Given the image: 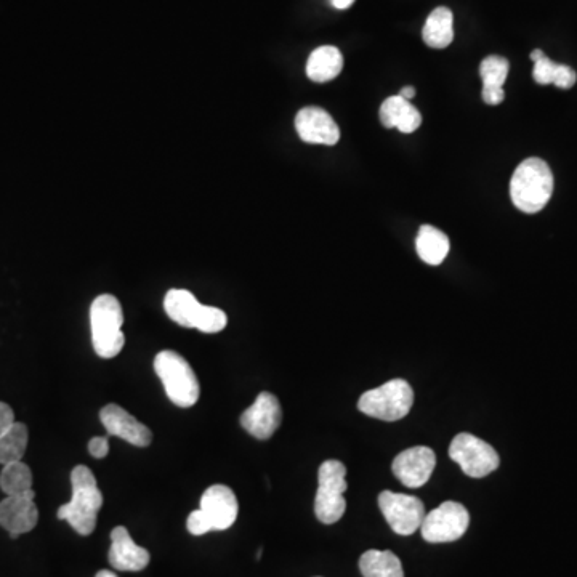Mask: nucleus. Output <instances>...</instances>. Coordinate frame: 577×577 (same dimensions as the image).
Returning <instances> with one entry per match:
<instances>
[{
    "label": "nucleus",
    "mask_w": 577,
    "mask_h": 577,
    "mask_svg": "<svg viewBox=\"0 0 577 577\" xmlns=\"http://www.w3.org/2000/svg\"><path fill=\"white\" fill-rule=\"evenodd\" d=\"M73 497L58 509V518L68 521L71 528L81 536H90L97 526L98 512L103 507V494L97 478L85 465H77L71 472Z\"/></svg>",
    "instance_id": "f257e3e1"
},
{
    "label": "nucleus",
    "mask_w": 577,
    "mask_h": 577,
    "mask_svg": "<svg viewBox=\"0 0 577 577\" xmlns=\"http://www.w3.org/2000/svg\"><path fill=\"white\" fill-rule=\"evenodd\" d=\"M553 175L547 162L529 158L521 162L510 180V198L525 214L541 212L552 198Z\"/></svg>",
    "instance_id": "f03ea898"
},
{
    "label": "nucleus",
    "mask_w": 577,
    "mask_h": 577,
    "mask_svg": "<svg viewBox=\"0 0 577 577\" xmlns=\"http://www.w3.org/2000/svg\"><path fill=\"white\" fill-rule=\"evenodd\" d=\"M124 313L121 302L114 295H98L90 307L93 350L100 358L111 360L124 348L126 337L122 332Z\"/></svg>",
    "instance_id": "7ed1b4c3"
},
{
    "label": "nucleus",
    "mask_w": 577,
    "mask_h": 577,
    "mask_svg": "<svg viewBox=\"0 0 577 577\" xmlns=\"http://www.w3.org/2000/svg\"><path fill=\"white\" fill-rule=\"evenodd\" d=\"M154 371L162 380L169 400L178 408H191L198 403L201 393L198 377L182 355L172 350L158 353L154 358Z\"/></svg>",
    "instance_id": "20e7f679"
},
{
    "label": "nucleus",
    "mask_w": 577,
    "mask_h": 577,
    "mask_svg": "<svg viewBox=\"0 0 577 577\" xmlns=\"http://www.w3.org/2000/svg\"><path fill=\"white\" fill-rule=\"evenodd\" d=\"M347 469L340 460H326L318 470V491H316L315 513L324 525H334L347 510L345 491L348 483Z\"/></svg>",
    "instance_id": "39448f33"
},
{
    "label": "nucleus",
    "mask_w": 577,
    "mask_h": 577,
    "mask_svg": "<svg viewBox=\"0 0 577 577\" xmlns=\"http://www.w3.org/2000/svg\"><path fill=\"white\" fill-rule=\"evenodd\" d=\"M414 404L411 385L403 379L390 380L361 396L358 408L366 416L385 422H396L408 416Z\"/></svg>",
    "instance_id": "423d86ee"
},
{
    "label": "nucleus",
    "mask_w": 577,
    "mask_h": 577,
    "mask_svg": "<svg viewBox=\"0 0 577 577\" xmlns=\"http://www.w3.org/2000/svg\"><path fill=\"white\" fill-rule=\"evenodd\" d=\"M451 457L470 478H483L497 470L501 459L496 449L478 436L459 433L449 446Z\"/></svg>",
    "instance_id": "0eeeda50"
},
{
    "label": "nucleus",
    "mask_w": 577,
    "mask_h": 577,
    "mask_svg": "<svg viewBox=\"0 0 577 577\" xmlns=\"http://www.w3.org/2000/svg\"><path fill=\"white\" fill-rule=\"evenodd\" d=\"M469 525V510L459 502L448 501L425 515L420 533L430 544H443L460 539Z\"/></svg>",
    "instance_id": "6e6552de"
},
{
    "label": "nucleus",
    "mask_w": 577,
    "mask_h": 577,
    "mask_svg": "<svg viewBox=\"0 0 577 577\" xmlns=\"http://www.w3.org/2000/svg\"><path fill=\"white\" fill-rule=\"evenodd\" d=\"M379 507L388 525L392 526L393 531L400 536H411L416 533L427 515L419 497L392 493V491L380 493Z\"/></svg>",
    "instance_id": "1a4fd4ad"
},
{
    "label": "nucleus",
    "mask_w": 577,
    "mask_h": 577,
    "mask_svg": "<svg viewBox=\"0 0 577 577\" xmlns=\"http://www.w3.org/2000/svg\"><path fill=\"white\" fill-rule=\"evenodd\" d=\"M283 420V409L273 393L263 392L255 398L251 408L241 416V425L257 440H268L275 435Z\"/></svg>",
    "instance_id": "9d476101"
},
{
    "label": "nucleus",
    "mask_w": 577,
    "mask_h": 577,
    "mask_svg": "<svg viewBox=\"0 0 577 577\" xmlns=\"http://www.w3.org/2000/svg\"><path fill=\"white\" fill-rule=\"evenodd\" d=\"M36 493L29 489L26 493L17 496H7L0 502V526L7 529L12 539H17L21 534L29 533L36 528L39 521L37 510Z\"/></svg>",
    "instance_id": "9b49d317"
},
{
    "label": "nucleus",
    "mask_w": 577,
    "mask_h": 577,
    "mask_svg": "<svg viewBox=\"0 0 577 577\" xmlns=\"http://www.w3.org/2000/svg\"><path fill=\"white\" fill-rule=\"evenodd\" d=\"M436 467V456L433 449L427 446H416L401 452L393 460L395 477L408 488L424 486Z\"/></svg>",
    "instance_id": "f8f14e48"
},
{
    "label": "nucleus",
    "mask_w": 577,
    "mask_h": 577,
    "mask_svg": "<svg viewBox=\"0 0 577 577\" xmlns=\"http://www.w3.org/2000/svg\"><path fill=\"white\" fill-rule=\"evenodd\" d=\"M295 129L302 142L311 145L332 146L340 140V129L331 114L318 106L300 109L295 118Z\"/></svg>",
    "instance_id": "ddd939ff"
},
{
    "label": "nucleus",
    "mask_w": 577,
    "mask_h": 577,
    "mask_svg": "<svg viewBox=\"0 0 577 577\" xmlns=\"http://www.w3.org/2000/svg\"><path fill=\"white\" fill-rule=\"evenodd\" d=\"M101 424L105 425L109 436H118L138 448H146L153 441L150 428L135 419L132 414L118 404H108L100 411Z\"/></svg>",
    "instance_id": "4468645a"
},
{
    "label": "nucleus",
    "mask_w": 577,
    "mask_h": 577,
    "mask_svg": "<svg viewBox=\"0 0 577 577\" xmlns=\"http://www.w3.org/2000/svg\"><path fill=\"white\" fill-rule=\"evenodd\" d=\"M109 565L118 571H143L150 565V552L135 544L129 531L118 526L111 531V547L108 553Z\"/></svg>",
    "instance_id": "2eb2a0df"
},
{
    "label": "nucleus",
    "mask_w": 577,
    "mask_h": 577,
    "mask_svg": "<svg viewBox=\"0 0 577 577\" xmlns=\"http://www.w3.org/2000/svg\"><path fill=\"white\" fill-rule=\"evenodd\" d=\"M201 510L206 513L214 531H225L235 525L238 518V499L228 486H210L206 493L202 494Z\"/></svg>",
    "instance_id": "dca6fc26"
},
{
    "label": "nucleus",
    "mask_w": 577,
    "mask_h": 577,
    "mask_svg": "<svg viewBox=\"0 0 577 577\" xmlns=\"http://www.w3.org/2000/svg\"><path fill=\"white\" fill-rule=\"evenodd\" d=\"M164 310L178 326L199 331L202 319L206 315L207 305H201L190 291L172 289L167 292L164 299Z\"/></svg>",
    "instance_id": "f3484780"
},
{
    "label": "nucleus",
    "mask_w": 577,
    "mask_h": 577,
    "mask_svg": "<svg viewBox=\"0 0 577 577\" xmlns=\"http://www.w3.org/2000/svg\"><path fill=\"white\" fill-rule=\"evenodd\" d=\"M380 122L387 129H398L401 134H412L422 124L419 109L400 95L387 98L380 106Z\"/></svg>",
    "instance_id": "a211bd4d"
},
{
    "label": "nucleus",
    "mask_w": 577,
    "mask_h": 577,
    "mask_svg": "<svg viewBox=\"0 0 577 577\" xmlns=\"http://www.w3.org/2000/svg\"><path fill=\"white\" fill-rule=\"evenodd\" d=\"M509 69V60L499 55H491L481 61L480 76L483 81L481 97L486 105L497 106L504 101L505 93L502 87L509 76Z\"/></svg>",
    "instance_id": "6ab92c4d"
},
{
    "label": "nucleus",
    "mask_w": 577,
    "mask_h": 577,
    "mask_svg": "<svg viewBox=\"0 0 577 577\" xmlns=\"http://www.w3.org/2000/svg\"><path fill=\"white\" fill-rule=\"evenodd\" d=\"M342 69V53L332 45H324L313 50L307 61V76L318 84L332 81L342 73Z\"/></svg>",
    "instance_id": "aec40b11"
},
{
    "label": "nucleus",
    "mask_w": 577,
    "mask_h": 577,
    "mask_svg": "<svg viewBox=\"0 0 577 577\" xmlns=\"http://www.w3.org/2000/svg\"><path fill=\"white\" fill-rule=\"evenodd\" d=\"M416 249L420 259L432 267H438L448 257L451 244L443 231L432 225H424L420 226Z\"/></svg>",
    "instance_id": "412c9836"
},
{
    "label": "nucleus",
    "mask_w": 577,
    "mask_h": 577,
    "mask_svg": "<svg viewBox=\"0 0 577 577\" xmlns=\"http://www.w3.org/2000/svg\"><path fill=\"white\" fill-rule=\"evenodd\" d=\"M452 12L446 7H438L428 15L422 29V39L430 49H446L454 41V29H452Z\"/></svg>",
    "instance_id": "4be33fe9"
},
{
    "label": "nucleus",
    "mask_w": 577,
    "mask_h": 577,
    "mask_svg": "<svg viewBox=\"0 0 577 577\" xmlns=\"http://www.w3.org/2000/svg\"><path fill=\"white\" fill-rule=\"evenodd\" d=\"M364 577H404L400 558L390 550H368L360 558Z\"/></svg>",
    "instance_id": "5701e85b"
},
{
    "label": "nucleus",
    "mask_w": 577,
    "mask_h": 577,
    "mask_svg": "<svg viewBox=\"0 0 577 577\" xmlns=\"http://www.w3.org/2000/svg\"><path fill=\"white\" fill-rule=\"evenodd\" d=\"M534 81L541 85H557L560 89H571L577 81V74L573 68L566 65H558L550 58L542 57L534 61Z\"/></svg>",
    "instance_id": "b1692460"
},
{
    "label": "nucleus",
    "mask_w": 577,
    "mask_h": 577,
    "mask_svg": "<svg viewBox=\"0 0 577 577\" xmlns=\"http://www.w3.org/2000/svg\"><path fill=\"white\" fill-rule=\"evenodd\" d=\"M28 436V427L21 422H15L9 432L0 436V464L20 462L28 448Z\"/></svg>",
    "instance_id": "393cba45"
},
{
    "label": "nucleus",
    "mask_w": 577,
    "mask_h": 577,
    "mask_svg": "<svg viewBox=\"0 0 577 577\" xmlns=\"http://www.w3.org/2000/svg\"><path fill=\"white\" fill-rule=\"evenodd\" d=\"M0 489L7 496H17L33 489V472L25 462L4 465L0 473Z\"/></svg>",
    "instance_id": "a878e982"
},
{
    "label": "nucleus",
    "mask_w": 577,
    "mask_h": 577,
    "mask_svg": "<svg viewBox=\"0 0 577 577\" xmlns=\"http://www.w3.org/2000/svg\"><path fill=\"white\" fill-rule=\"evenodd\" d=\"M186 528L193 536H204V534L214 531V526H212L206 513L202 512L201 509L190 513V517L186 520Z\"/></svg>",
    "instance_id": "bb28decb"
},
{
    "label": "nucleus",
    "mask_w": 577,
    "mask_h": 577,
    "mask_svg": "<svg viewBox=\"0 0 577 577\" xmlns=\"http://www.w3.org/2000/svg\"><path fill=\"white\" fill-rule=\"evenodd\" d=\"M89 452L95 459H105L109 452L108 436H95L89 443Z\"/></svg>",
    "instance_id": "cd10ccee"
},
{
    "label": "nucleus",
    "mask_w": 577,
    "mask_h": 577,
    "mask_svg": "<svg viewBox=\"0 0 577 577\" xmlns=\"http://www.w3.org/2000/svg\"><path fill=\"white\" fill-rule=\"evenodd\" d=\"M15 424V414L9 404L0 401V436L9 432L12 425Z\"/></svg>",
    "instance_id": "c85d7f7f"
},
{
    "label": "nucleus",
    "mask_w": 577,
    "mask_h": 577,
    "mask_svg": "<svg viewBox=\"0 0 577 577\" xmlns=\"http://www.w3.org/2000/svg\"><path fill=\"white\" fill-rule=\"evenodd\" d=\"M332 5H334L335 9L339 10H347L355 4V0H331Z\"/></svg>",
    "instance_id": "c756f323"
},
{
    "label": "nucleus",
    "mask_w": 577,
    "mask_h": 577,
    "mask_svg": "<svg viewBox=\"0 0 577 577\" xmlns=\"http://www.w3.org/2000/svg\"><path fill=\"white\" fill-rule=\"evenodd\" d=\"M400 97L411 101L412 98L416 97V89L414 87H404V89H401Z\"/></svg>",
    "instance_id": "7c9ffc66"
},
{
    "label": "nucleus",
    "mask_w": 577,
    "mask_h": 577,
    "mask_svg": "<svg viewBox=\"0 0 577 577\" xmlns=\"http://www.w3.org/2000/svg\"><path fill=\"white\" fill-rule=\"evenodd\" d=\"M542 57H545V53L542 50L536 49L531 52V60L533 61L541 60Z\"/></svg>",
    "instance_id": "2f4dec72"
},
{
    "label": "nucleus",
    "mask_w": 577,
    "mask_h": 577,
    "mask_svg": "<svg viewBox=\"0 0 577 577\" xmlns=\"http://www.w3.org/2000/svg\"><path fill=\"white\" fill-rule=\"evenodd\" d=\"M95 577H118L116 576V574L113 573V571H108V569H103V571H100V573H97V576Z\"/></svg>",
    "instance_id": "473e14b6"
}]
</instances>
